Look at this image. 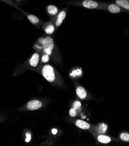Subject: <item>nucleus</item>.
Instances as JSON below:
<instances>
[{
    "label": "nucleus",
    "instance_id": "9d476101",
    "mask_svg": "<svg viewBox=\"0 0 129 146\" xmlns=\"http://www.w3.org/2000/svg\"><path fill=\"white\" fill-rule=\"evenodd\" d=\"M76 93L77 97L81 100H85L87 98L88 93L87 91L83 87L79 85V84L76 87Z\"/></svg>",
    "mask_w": 129,
    "mask_h": 146
},
{
    "label": "nucleus",
    "instance_id": "1a4fd4ad",
    "mask_svg": "<svg viewBox=\"0 0 129 146\" xmlns=\"http://www.w3.org/2000/svg\"><path fill=\"white\" fill-rule=\"evenodd\" d=\"M104 9L112 13H118L122 11V9L116 4H105Z\"/></svg>",
    "mask_w": 129,
    "mask_h": 146
},
{
    "label": "nucleus",
    "instance_id": "5701e85b",
    "mask_svg": "<svg viewBox=\"0 0 129 146\" xmlns=\"http://www.w3.org/2000/svg\"><path fill=\"white\" fill-rule=\"evenodd\" d=\"M21 1L22 0H16V2L18 3H20Z\"/></svg>",
    "mask_w": 129,
    "mask_h": 146
},
{
    "label": "nucleus",
    "instance_id": "4468645a",
    "mask_svg": "<svg viewBox=\"0 0 129 146\" xmlns=\"http://www.w3.org/2000/svg\"><path fill=\"white\" fill-rule=\"evenodd\" d=\"M97 140L99 143L102 144H108L112 141V138L105 134L98 135Z\"/></svg>",
    "mask_w": 129,
    "mask_h": 146
},
{
    "label": "nucleus",
    "instance_id": "39448f33",
    "mask_svg": "<svg viewBox=\"0 0 129 146\" xmlns=\"http://www.w3.org/2000/svg\"><path fill=\"white\" fill-rule=\"evenodd\" d=\"M43 106V102L40 100H32L19 109V111H36L41 109Z\"/></svg>",
    "mask_w": 129,
    "mask_h": 146
},
{
    "label": "nucleus",
    "instance_id": "f03ea898",
    "mask_svg": "<svg viewBox=\"0 0 129 146\" xmlns=\"http://www.w3.org/2000/svg\"><path fill=\"white\" fill-rule=\"evenodd\" d=\"M41 51L50 56V58L56 63H61V57L53 38L50 36L40 37L38 39Z\"/></svg>",
    "mask_w": 129,
    "mask_h": 146
},
{
    "label": "nucleus",
    "instance_id": "9b49d317",
    "mask_svg": "<svg viewBox=\"0 0 129 146\" xmlns=\"http://www.w3.org/2000/svg\"><path fill=\"white\" fill-rule=\"evenodd\" d=\"M108 128V126L107 123L104 122H101L98 124L94 127V131L98 135L105 134L107 132Z\"/></svg>",
    "mask_w": 129,
    "mask_h": 146
},
{
    "label": "nucleus",
    "instance_id": "4be33fe9",
    "mask_svg": "<svg viewBox=\"0 0 129 146\" xmlns=\"http://www.w3.org/2000/svg\"><path fill=\"white\" fill-rule=\"evenodd\" d=\"M1 1H3V2H4L5 3H6V4L9 5H11V6L13 7L14 8H17L18 7V6L15 3H14L12 1V0H1Z\"/></svg>",
    "mask_w": 129,
    "mask_h": 146
},
{
    "label": "nucleus",
    "instance_id": "20e7f679",
    "mask_svg": "<svg viewBox=\"0 0 129 146\" xmlns=\"http://www.w3.org/2000/svg\"><path fill=\"white\" fill-rule=\"evenodd\" d=\"M69 4L84 7L87 9H104L105 3H100L94 0H81L69 3Z\"/></svg>",
    "mask_w": 129,
    "mask_h": 146
},
{
    "label": "nucleus",
    "instance_id": "2eb2a0df",
    "mask_svg": "<svg viewBox=\"0 0 129 146\" xmlns=\"http://www.w3.org/2000/svg\"><path fill=\"white\" fill-rule=\"evenodd\" d=\"M50 56L48 55L47 54L45 53L43 51H41L40 55V61H39V65H41L43 64H48V62L50 60Z\"/></svg>",
    "mask_w": 129,
    "mask_h": 146
},
{
    "label": "nucleus",
    "instance_id": "aec40b11",
    "mask_svg": "<svg viewBox=\"0 0 129 146\" xmlns=\"http://www.w3.org/2000/svg\"><path fill=\"white\" fill-rule=\"evenodd\" d=\"M119 137H120V140H122L123 141L129 142V134L126 133V132L122 133L120 135Z\"/></svg>",
    "mask_w": 129,
    "mask_h": 146
},
{
    "label": "nucleus",
    "instance_id": "0eeeda50",
    "mask_svg": "<svg viewBox=\"0 0 129 146\" xmlns=\"http://www.w3.org/2000/svg\"><path fill=\"white\" fill-rule=\"evenodd\" d=\"M17 9H18L20 12H21L27 18V19L31 22V23H32L34 26H35L37 28L40 29L41 27V26H42V25L44 24V22H43L42 21H41L38 17L34 15L28 13V12L25 11L24 10H23L22 9L20 8L19 7Z\"/></svg>",
    "mask_w": 129,
    "mask_h": 146
},
{
    "label": "nucleus",
    "instance_id": "412c9836",
    "mask_svg": "<svg viewBox=\"0 0 129 146\" xmlns=\"http://www.w3.org/2000/svg\"><path fill=\"white\" fill-rule=\"evenodd\" d=\"M31 139H32V133L30 130H28L25 134V141L26 142L28 143L30 141Z\"/></svg>",
    "mask_w": 129,
    "mask_h": 146
},
{
    "label": "nucleus",
    "instance_id": "f257e3e1",
    "mask_svg": "<svg viewBox=\"0 0 129 146\" xmlns=\"http://www.w3.org/2000/svg\"><path fill=\"white\" fill-rule=\"evenodd\" d=\"M34 71L39 73L47 81L55 86H61L64 84L61 75L51 65L46 64L38 65Z\"/></svg>",
    "mask_w": 129,
    "mask_h": 146
},
{
    "label": "nucleus",
    "instance_id": "a211bd4d",
    "mask_svg": "<svg viewBox=\"0 0 129 146\" xmlns=\"http://www.w3.org/2000/svg\"><path fill=\"white\" fill-rule=\"evenodd\" d=\"M79 110H75L73 108H71L69 111V115L71 118H75L76 116H77L79 115Z\"/></svg>",
    "mask_w": 129,
    "mask_h": 146
},
{
    "label": "nucleus",
    "instance_id": "f3484780",
    "mask_svg": "<svg viewBox=\"0 0 129 146\" xmlns=\"http://www.w3.org/2000/svg\"><path fill=\"white\" fill-rule=\"evenodd\" d=\"M116 4L122 8L129 11V1L128 0H116Z\"/></svg>",
    "mask_w": 129,
    "mask_h": 146
},
{
    "label": "nucleus",
    "instance_id": "423d86ee",
    "mask_svg": "<svg viewBox=\"0 0 129 146\" xmlns=\"http://www.w3.org/2000/svg\"><path fill=\"white\" fill-rule=\"evenodd\" d=\"M67 9L68 8H66L62 9V11H60L59 13L57 14L55 17L51 18L50 21L54 23L55 26V30H56L57 29H58L62 24L64 21L65 20L66 17Z\"/></svg>",
    "mask_w": 129,
    "mask_h": 146
},
{
    "label": "nucleus",
    "instance_id": "7ed1b4c3",
    "mask_svg": "<svg viewBox=\"0 0 129 146\" xmlns=\"http://www.w3.org/2000/svg\"><path fill=\"white\" fill-rule=\"evenodd\" d=\"M40 55V52L37 51L31 55L23 64L17 68L13 75L15 76H18L26 70H34L39 65Z\"/></svg>",
    "mask_w": 129,
    "mask_h": 146
},
{
    "label": "nucleus",
    "instance_id": "f8f14e48",
    "mask_svg": "<svg viewBox=\"0 0 129 146\" xmlns=\"http://www.w3.org/2000/svg\"><path fill=\"white\" fill-rule=\"evenodd\" d=\"M75 124L77 127L83 130H89L91 127V126L90 123L80 119H76L75 121Z\"/></svg>",
    "mask_w": 129,
    "mask_h": 146
},
{
    "label": "nucleus",
    "instance_id": "dca6fc26",
    "mask_svg": "<svg viewBox=\"0 0 129 146\" xmlns=\"http://www.w3.org/2000/svg\"><path fill=\"white\" fill-rule=\"evenodd\" d=\"M82 74H83V72H82L81 68H73V70H71L69 75L71 78L75 79L79 76H81L82 75Z\"/></svg>",
    "mask_w": 129,
    "mask_h": 146
},
{
    "label": "nucleus",
    "instance_id": "6e6552de",
    "mask_svg": "<svg viewBox=\"0 0 129 146\" xmlns=\"http://www.w3.org/2000/svg\"><path fill=\"white\" fill-rule=\"evenodd\" d=\"M42 30L48 35H52L55 30V26L52 21H48L46 23H44L42 26Z\"/></svg>",
    "mask_w": 129,
    "mask_h": 146
},
{
    "label": "nucleus",
    "instance_id": "6ab92c4d",
    "mask_svg": "<svg viewBox=\"0 0 129 146\" xmlns=\"http://www.w3.org/2000/svg\"><path fill=\"white\" fill-rule=\"evenodd\" d=\"M81 107H82V104H81V103L80 101L76 100L73 103L72 108H75V110H80L81 109Z\"/></svg>",
    "mask_w": 129,
    "mask_h": 146
},
{
    "label": "nucleus",
    "instance_id": "ddd939ff",
    "mask_svg": "<svg viewBox=\"0 0 129 146\" xmlns=\"http://www.w3.org/2000/svg\"><path fill=\"white\" fill-rule=\"evenodd\" d=\"M46 11L47 13L48 14V15L52 18L54 17H55L57 14H58L60 12L59 9L56 6L54 5H48L46 8Z\"/></svg>",
    "mask_w": 129,
    "mask_h": 146
}]
</instances>
